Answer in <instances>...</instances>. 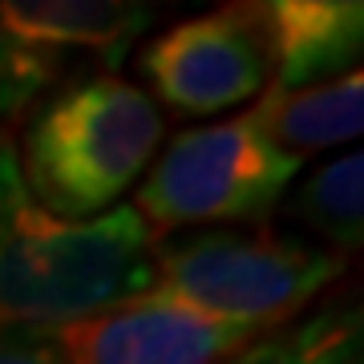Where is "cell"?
Listing matches in <instances>:
<instances>
[{
    "label": "cell",
    "mask_w": 364,
    "mask_h": 364,
    "mask_svg": "<svg viewBox=\"0 0 364 364\" xmlns=\"http://www.w3.org/2000/svg\"><path fill=\"white\" fill-rule=\"evenodd\" d=\"M296 215L340 251H356L364 239V158L352 150L332 158L296 195Z\"/></svg>",
    "instance_id": "cell-11"
},
{
    "label": "cell",
    "mask_w": 364,
    "mask_h": 364,
    "mask_svg": "<svg viewBox=\"0 0 364 364\" xmlns=\"http://www.w3.org/2000/svg\"><path fill=\"white\" fill-rule=\"evenodd\" d=\"M154 235L134 207L57 219L28 195L21 162L0 142V328L53 332L154 287Z\"/></svg>",
    "instance_id": "cell-1"
},
{
    "label": "cell",
    "mask_w": 364,
    "mask_h": 364,
    "mask_svg": "<svg viewBox=\"0 0 364 364\" xmlns=\"http://www.w3.org/2000/svg\"><path fill=\"white\" fill-rule=\"evenodd\" d=\"M304 158L275 146L255 114L178 134L138 186L134 210L154 231L267 219Z\"/></svg>",
    "instance_id": "cell-4"
},
{
    "label": "cell",
    "mask_w": 364,
    "mask_h": 364,
    "mask_svg": "<svg viewBox=\"0 0 364 364\" xmlns=\"http://www.w3.org/2000/svg\"><path fill=\"white\" fill-rule=\"evenodd\" d=\"M0 364H65L45 332H4L0 336Z\"/></svg>",
    "instance_id": "cell-12"
},
{
    "label": "cell",
    "mask_w": 364,
    "mask_h": 364,
    "mask_svg": "<svg viewBox=\"0 0 364 364\" xmlns=\"http://www.w3.org/2000/svg\"><path fill=\"white\" fill-rule=\"evenodd\" d=\"M150 21L146 4L0 0V114H16L81 65H122Z\"/></svg>",
    "instance_id": "cell-5"
},
{
    "label": "cell",
    "mask_w": 364,
    "mask_h": 364,
    "mask_svg": "<svg viewBox=\"0 0 364 364\" xmlns=\"http://www.w3.org/2000/svg\"><path fill=\"white\" fill-rule=\"evenodd\" d=\"M251 13L267 53L272 90L320 85L352 73L360 61V0H272V4H251Z\"/></svg>",
    "instance_id": "cell-8"
},
{
    "label": "cell",
    "mask_w": 364,
    "mask_h": 364,
    "mask_svg": "<svg viewBox=\"0 0 364 364\" xmlns=\"http://www.w3.org/2000/svg\"><path fill=\"white\" fill-rule=\"evenodd\" d=\"M340 272V251H320L279 235L210 231L158 251L154 287L146 296L195 308L227 324L272 332L320 296Z\"/></svg>",
    "instance_id": "cell-3"
},
{
    "label": "cell",
    "mask_w": 364,
    "mask_h": 364,
    "mask_svg": "<svg viewBox=\"0 0 364 364\" xmlns=\"http://www.w3.org/2000/svg\"><path fill=\"white\" fill-rule=\"evenodd\" d=\"M223 364H364V328L356 308H328L299 324L272 328Z\"/></svg>",
    "instance_id": "cell-10"
},
{
    "label": "cell",
    "mask_w": 364,
    "mask_h": 364,
    "mask_svg": "<svg viewBox=\"0 0 364 364\" xmlns=\"http://www.w3.org/2000/svg\"><path fill=\"white\" fill-rule=\"evenodd\" d=\"M162 114L138 85L93 73L61 90L28 126L21 178L57 219H97L154 162Z\"/></svg>",
    "instance_id": "cell-2"
},
{
    "label": "cell",
    "mask_w": 364,
    "mask_h": 364,
    "mask_svg": "<svg viewBox=\"0 0 364 364\" xmlns=\"http://www.w3.org/2000/svg\"><path fill=\"white\" fill-rule=\"evenodd\" d=\"M142 73L162 102L191 117L255 102L267 90V53L251 4L178 21L142 49Z\"/></svg>",
    "instance_id": "cell-6"
},
{
    "label": "cell",
    "mask_w": 364,
    "mask_h": 364,
    "mask_svg": "<svg viewBox=\"0 0 364 364\" xmlns=\"http://www.w3.org/2000/svg\"><path fill=\"white\" fill-rule=\"evenodd\" d=\"M45 336L65 364H223L263 332L158 296H138Z\"/></svg>",
    "instance_id": "cell-7"
},
{
    "label": "cell",
    "mask_w": 364,
    "mask_h": 364,
    "mask_svg": "<svg viewBox=\"0 0 364 364\" xmlns=\"http://www.w3.org/2000/svg\"><path fill=\"white\" fill-rule=\"evenodd\" d=\"M251 114L259 117L275 146L304 158L308 150H328L360 138L364 130V77L352 69L344 77L304 85V90H267Z\"/></svg>",
    "instance_id": "cell-9"
}]
</instances>
